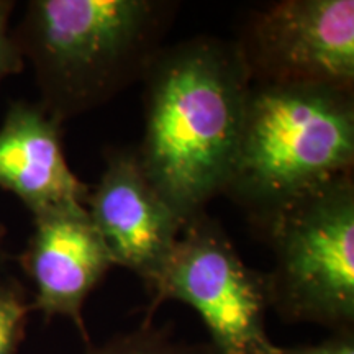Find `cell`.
Masks as SVG:
<instances>
[{"mask_svg": "<svg viewBox=\"0 0 354 354\" xmlns=\"http://www.w3.org/2000/svg\"><path fill=\"white\" fill-rule=\"evenodd\" d=\"M274 264L269 308L286 323L354 330V177L290 202L258 228Z\"/></svg>", "mask_w": 354, "mask_h": 354, "instance_id": "cell-4", "label": "cell"}, {"mask_svg": "<svg viewBox=\"0 0 354 354\" xmlns=\"http://www.w3.org/2000/svg\"><path fill=\"white\" fill-rule=\"evenodd\" d=\"M32 302L19 284L0 279V354H19Z\"/></svg>", "mask_w": 354, "mask_h": 354, "instance_id": "cell-11", "label": "cell"}, {"mask_svg": "<svg viewBox=\"0 0 354 354\" xmlns=\"http://www.w3.org/2000/svg\"><path fill=\"white\" fill-rule=\"evenodd\" d=\"M177 7L167 0L26 3L13 35L35 73L38 104L64 123L143 81Z\"/></svg>", "mask_w": 354, "mask_h": 354, "instance_id": "cell-2", "label": "cell"}, {"mask_svg": "<svg viewBox=\"0 0 354 354\" xmlns=\"http://www.w3.org/2000/svg\"><path fill=\"white\" fill-rule=\"evenodd\" d=\"M86 210L113 264L135 272L149 289L169 259L184 221L146 179L135 149L105 153V167L99 183L88 189Z\"/></svg>", "mask_w": 354, "mask_h": 354, "instance_id": "cell-7", "label": "cell"}, {"mask_svg": "<svg viewBox=\"0 0 354 354\" xmlns=\"http://www.w3.org/2000/svg\"><path fill=\"white\" fill-rule=\"evenodd\" d=\"M353 169L354 92L253 82L223 196L254 228Z\"/></svg>", "mask_w": 354, "mask_h": 354, "instance_id": "cell-3", "label": "cell"}, {"mask_svg": "<svg viewBox=\"0 0 354 354\" xmlns=\"http://www.w3.org/2000/svg\"><path fill=\"white\" fill-rule=\"evenodd\" d=\"M148 292L146 322L169 300L196 310L209 335L207 354H271L277 348L266 330V276L246 266L207 212L185 221Z\"/></svg>", "mask_w": 354, "mask_h": 354, "instance_id": "cell-5", "label": "cell"}, {"mask_svg": "<svg viewBox=\"0 0 354 354\" xmlns=\"http://www.w3.org/2000/svg\"><path fill=\"white\" fill-rule=\"evenodd\" d=\"M234 43L253 82L354 92L353 0L268 3L248 17Z\"/></svg>", "mask_w": 354, "mask_h": 354, "instance_id": "cell-6", "label": "cell"}, {"mask_svg": "<svg viewBox=\"0 0 354 354\" xmlns=\"http://www.w3.org/2000/svg\"><path fill=\"white\" fill-rule=\"evenodd\" d=\"M13 8L15 2L0 0V84L7 77L20 74L26 66L15 35L10 28Z\"/></svg>", "mask_w": 354, "mask_h": 354, "instance_id": "cell-12", "label": "cell"}, {"mask_svg": "<svg viewBox=\"0 0 354 354\" xmlns=\"http://www.w3.org/2000/svg\"><path fill=\"white\" fill-rule=\"evenodd\" d=\"M84 354H207L205 346L189 344L156 328L153 322H143L140 328L112 336L99 346L88 344Z\"/></svg>", "mask_w": 354, "mask_h": 354, "instance_id": "cell-10", "label": "cell"}, {"mask_svg": "<svg viewBox=\"0 0 354 354\" xmlns=\"http://www.w3.org/2000/svg\"><path fill=\"white\" fill-rule=\"evenodd\" d=\"M271 354H354V330L333 331L318 343L277 346Z\"/></svg>", "mask_w": 354, "mask_h": 354, "instance_id": "cell-13", "label": "cell"}, {"mask_svg": "<svg viewBox=\"0 0 354 354\" xmlns=\"http://www.w3.org/2000/svg\"><path fill=\"white\" fill-rule=\"evenodd\" d=\"M6 258V228L0 225V261Z\"/></svg>", "mask_w": 354, "mask_h": 354, "instance_id": "cell-14", "label": "cell"}, {"mask_svg": "<svg viewBox=\"0 0 354 354\" xmlns=\"http://www.w3.org/2000/svg\"><path fill=\"white\" fill-rule=\"evenodd\" d=\"M20 264L35 286L32 310L46 320L68 318L91 344L84 305L115 264L86 207L33 215Z\"/></svg>", "mask_w": 354, "mask_h": 354, "instance_id": "cell-8", "label": "cell"}, {"mask_svg": "<svg viewBox=\"0 0 354 354\" xmlns=\"http://www.w3.org/2000/svg\"><path fill=\"white\" fill-rule=\"evenodd\" d=\"M141 82L145 133L136 158L185 223L223 196L253 81L236 43L198 35L162 46Z\"/></svg>", "mask_w": 354, "mask_h": 354, "instance_id": "cell-1", "label": "cell"}, {"mask_svg": "<svg viewBox=\"0 0 354 354\" xmlns=\"http://www.w3.org/2000/svg\"><path fill=\"white\" fill-rule=\"evenodd\" d=\"M0 189L30 214L86 207L88 185L69 167L63 123L38 102L10 104L0 123Z\"/></svg>", "mask_w": 354, "mask_h": 354, "instance_id": "cell-9", "label": "cell"}]
</instances>
